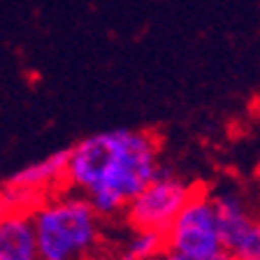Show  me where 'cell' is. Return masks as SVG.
<instances>
[{"mask_svg":"<svg viewBox=\"0 0 260 260\" xmlns=\"http://www.w3.org/2000/svg\"><path fill=\"white\" fill-rule=\"evenodd\" d=\"M160 165V142L153 130H103L68 149L65 186L84 195L103 218L123 216Z\"/></svg>","mask_w":260,"mask_h":260,"instance_id":"6da1fadb","label":"cell"},{"mask_svg":"<svg viewBox=\"0 0 260 260\" xmlns=\"http://www.w3.org/2000/svg\"><path fill=\"white\" fill-rule=\"evenodd\" d=\"M40 260H95L105 218L84 195L68 190L30 211Z\"/></svg>","mask_w":260,"mask_h":260,"instance_id":"7a4b0ae2","label":"cell"},{"mask_svg":"<svg viewBox=\"0 0 260 260\" xmlns=\"http://www.w3.org/2000/svg\"><path fill=\"white\" fill-rule=\"evenodd\" d=\"M198 186L181 179L172 168L160 165L158 174L128 202L123 218L130 228L168 233L181 207L190 200Z\"/></svg>","mask_w":260,"mask_h":260,"instance_id":"3957f363","label":"cell"},{"mask_svg":"<svg viewBox=\"0 0 260 260\" xmlns=\"http://www.w3.org/2000/svg\"><path fill=\"white\" fill-rule=\"evenodd\" d=\"M165 251L186 255H218L225 253L218 230V216L214 195L198 186L190 200L181 207L177 218L165 233Z\"/></svg>","mask_w":260,"mask_h":260,"instance_id":"277c9868","label":"cell"},{"mask_svg":"<svg viewBox=\"0 0 260 260\" xmlns=\"http://www.w3.org/2000/svg\"><path fill=\"white\" fill-rule=\"evenodd\" d=\"M211 195H214V205H216L223 249L233 260H239L253 244L255 235H258L260 218L251 214L246 200L235 190H221V193Z\"/></svg>","mask_w":260,"mask_h":260,"instance_id":"5b68a950","label":"cell"},{"mask_svg":"<svg viewBox=\"0 0 260 260\" xmlns=\"http://www.w3.org/2000/svg\"><path fill=\"white\" fill-rule=\"evenodd\" d=\"M0 260H40L30 214H0Z\"/></svg>","mask_w":260,"mask_h":260,"instance_id":"8992f818","label":"cell"},{"mask_svg":"<svg viewBox=\"0 0 260 260\" xmlns=\"http://www.w3.org/2000/svg\"><path fill=\"white\" fill-rule=\"evenodd\" d=\"M65 168H68V149L49 153L42 160H35L26 168H21L19 172L12 174L5 184L35 198L42 188H54L58 184H65Z\"/></svg>","mask_w":260,"mask_h":260,"instance_id":"52a82bcc","label":"cell"},{"mask_svg":"<svg viewBox=\"0 0 260 260\" xmlns=\"http://www.w3.org/2000/svg\"><path fill=\"white\" fill-rule=\"evenodd\" d=\"M165 249H168V244H165V235L162 233L133 228V233L125 237L123 246H121L119 258H123V260H160Z\"/></svg>","mask_w":260,"mask_h":260,"instance_id":"ba28073f","label":"cell"},{"mask_svg":"<svg viewBox=\"0 0 260 260\" xmlns=\"http://www.w3.org/2000/svg\"><path fill=\"white\" fill-rule=\"evenodd\" d=\"M160 260H233L228 253H218V255H186V253H174V251H165L160 255Z\"/></svg>","mask_w":260,"mask_h":260,"instance_id":"9c48e42d","label":"cell"},{"mask_svg":"<svg viewBox=\"0 0 260 260\" xmlns=\"http://www.w3.org/2000/svg\"><path fill=\"white\" fill-rule=\"evenodd\" d=\"M239 260H260V225H258V235H255L253 244L246 249V253H244Z\"/></svg>","mask_w":260,"mask_h":260,"instance_id":"30bf717a","label":"cell"},{"mask_svg":"<svg viewBox=\"0 0 260 260\" xmlns=\"http://www.w3.org/2000/svg\"><path fill=\"white\" fill-rule=\"evenodd\" d=\"M114 260H123V258H114Z\"/></svg>","mask_w":260,"mask_h":260,"instance_id":"8fae6325","label":"cell"}]
</instances>
